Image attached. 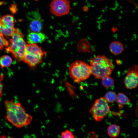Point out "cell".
<instances>
[{"label":"cell","mask_w":138,"mask_h":138,"mask_svg":"<svg viewBox=\"0 0 138 138\" xmlns=\"http://www.w3.org/2000/svg\"><path fill=\"white\" fill-rule=\"evenodd\" d=\"M4 104L6 110L5 119L17 128H20L28 125L32 122V116L26 112L19 102L15 103L13 100H6Z\"/></svg>","instance_id":"cell-1"},{"label":"cell","mask_w":138,"mask_h":138,"mask_svg":"<svg viewBox=\"0 0 138 138\" xmlns=\"http://www.w3.org/2000/svg\"><path fill=\"white\" fill-rule=\"evenodd\" d=\"M90 66L91 74L99 79L110 76L114 69L112 61L104 55H98L91 58Z\"/></svg>","instance_id":"cell-2"},{"label":"cell","mask_w":138,"mask_h":138,"mask_svg":"<svg viewBox=\"0 0 138 138\" xmlns=\"http://www.w3.org/2000/svg\"><path fill=\"white\" fill-rule=\"evenodd\" d=\"M11 37L9 46L6 48L5 51L11 53L17 61H22L26 44L24 35L19 29L15 28Z\"/></svg>","instance_id":"cell-3"},{"label":"cell","mask_w":138,"mask_h":138,"mask_svg":"<svg viewBox=\"0 0 138 138\" xmlns=\"http://www.w3.org/2000/svg\"><path fill=\"white\" fill-rule=\"evenodd\" d=\"M68 73L74 82L78 84L87 79L91 74L90 65L80 60L76 61L70 64Z\"/></svg>","instance_id":"cell-4"},{"label":"cell","mask_w":138,"mask_h":138,"mask_svg":"<svg viewBox=\"0 0 138 138\" xmlns=\"http://www.w3.org/2000/svg\"><path fill=\"white\" fill-rule=\"evenodd\" d=\"M46 52L35 43L26 44L23 61L30 67L40 63Z\"/></svg>","instance_id":"cell-5"},{"label":"cell","mask_w":138,"mask_h":138,"mask_svg":"<svg viewBox=\"0 0 138 138\" xmlns=\"http://www.w3.org/2000/svg\"><path fill=\"white\" fill-rule=\"evenodd\" d=\"M110 108L104 97L96 99L89 110L94 119L100 122L109 112Z\"/></svg>","instance_id":"cell-6"},{"label":"cell","mask_w":138,"mask_h":138,"mask_svg":"<svg viewBox=\"0 0 138 138\" xmlns=\"http://www.w3.org/2000/svg\"><path fill=\"white\" fill-rule=\"evenodd\" d=\"M69 0H52L50 5V13L56 16L68 14L71 9Z\"/></svg>","instance_id":"cell-7"},{"label":"cell","mask_w":138,"mask_h":138,"mask_svg":"<svg viewBox=\"0 0 138 138\" xmlns=\"http://www.w3.org/2000/svg\"><path fill=\"white\" fill-rule=\"evenodd\" d=\"M30 29L34 32H40L43 28V22L41 16L37 11L29 12L27 15Z\"/></svg>","instance_id":"cell-8"},{"label":"cell","mask_w":138,"mask_h":138,"mask_svg":"<svg viewBox=\"0 0 138 138\" xmlns=\"http://www.w3.org/2000/svg\"><path fill=\"white\" fill-rule=\"evenodd\" d=\"M138 66L134 65L128 69L124 80L125 85L128 89L136 88L138 85Z\"/></svg>","instance_id":"cell-9"},{"label":"cell","mask_w":138,"mask_h":138,"mask_svg":"<svg viewBox=\"0 0 138 138\" xmlns=\"http://www.w3.org/2000/svg\"><path fill=\"white\" fill-rule=\"evenodd\" d=\"M46 38L45 35L43 33L32 32L28 35L27 42L29 44L41 43L45 40Z\"/></svg>","instance_id":"cell-10"},{"label":"cell","mask_w":138,"mask_h":138,"mask_svg":"<svg viewBox=\"0 0 138 138\" xmlns=\"http://www.w3.org/2000/svg\"><path fill=\"white\" fill-rule=\"evenodd\" d=\"M15 20L14 16L10 14L0 17V24L7 28L14 29Z\"/></svg>","instance_id":"cell-11"},{"label":"cell","mask_w":138,"mask_h":138,"mask_svg":"<svg viewBox=\"0 0 138 138\" xmlns=\"http://www.w3.org/2000/svg\"><path fill=\"white\" fill-rule=\"evenodd\" d=\"M123 44L120 42L114 41L112 42L109 46L110 51L113 54L118 55L121 54L123 50Z\"/></svg>","instance_id":"cell-12"},{"label":"cell","mask_w":138,"mask_h":138,"mask_svg":"<svg viewBox=\"0 0 138 138\" xmlns=\"http://www.w3.org/2000/svg\"><path fill=\"white\" fill-rule=\"evenodd\" d=\"M107 132L109 136L111 137H115L118 136L119 134L120 129L117 125L112 124L108 127Z\"/></svg>","instance_id":"cell-13"},{"label":"cell","mask_w":138,"mask_h":138,"mask_svg":"<svg viewBox=\"0 0 138 138\" xmlns=\"http://www.w3.org/2000/svg\"><path fill=\"white\" fill-rule=\"evenodd\" d=\"M116 101L120 107L126 105L130 102V99L123 93H120L117 95Z\"/></svg>","instance_id":"cell-14"},{"label":"cell","mask_w":138,"mask_h":138,"mask_svg":"<svg viewBox=\"0 0 138 138\" xmlns=\"http://www.w3.org/2000/svg\"><path fill=\"white\" fill-rule=\"evenodd\" d=\"M11 58L8 55H4L0 58V65L2 68L9 66L12 63Z\"/></svg>","instance_id":"cell-15"},{"label":"cell","mask_w":138,"mask_h":138,"mask_svg":"<svg viewBox=\"0 0 138 138\" xmlns=\"http://www.w3.org/2000/svg\"><path fill=\"white\" fill-rule=\"evenodd\" d=\"M101 79L102 84L105 88H110L114 85V80L110 76L105 77Z\"/></svg>","instance_id":"cell-16"},{"label":"cell","mask_w":138,"mask_h":138,"mask_svg":"<svg viewBox=\"0 0 138 138\" xmlns=\"http://www.w3.org/2000/svg\"><path fill=\"white\" fill-rule=\"evenodd\" d=\"M116 95L114 92L110 91L106 93L104 97L108 103H112L116 101Z\"/></svg>","instance_id":"cell-17"},{"label":"cell","mask_w":138,"mask_h":138,"mask_svg":"<svg viewBox=\"0 0 138 138\" xmlns=\"http://www.w3.org/2000/svg\"><path fill=\"white\" fill-rule=\"evenodd\" d=\"M14 29L7 28L0 24V32L6 37L11 36Z\"/></svg>","instance_id":"cell-18"},{"label":"cell","mask_w":138,"mask_h":138,"mask_svg":"<svg viewBox=\"0 0 138 138\" xmlns=\"http://www.w3.org/2000/svg\"><path fill=\"white\" fill-rule=\"evenodd\" d=\"M9 43L0 32V50H2L5 47L8 46Z\"/></svg>","instance_id":"cell-19"},{"label":"cell","mask_w":138,"mask_h":138,"mask_svg":"<svg viewBox=\"0 0 138 138\" xmlns=\"http://www.w3.org/2000/svg\"><path fill=\"white\" fill-rule=\"evenodd\" d=\"M61 138H74V135L70 130H66L63 132L61 134Z\"/></svg>","instance_id":"cell-20"},{"label":"cell","mask_w":138,"mask_h":138,"mask_svg":"<svg viewBox=\"0 0 138 138\" xmlns=\"http://www.w3.org/2000/svg\"><path fill=\"white\" fill-rule=\"evenodd\" d=\"M3 75L0 74V98L3 95L4 85L2 83V80L3 79Z\"/></svg>","instance_id":"cell-21"},{"label":"cell","mask_w":138,"mask_h":138,"mask_svg":"<svg viewBox=\"0 0 138 138\" xmlns=\"http://www.w3.org/2000/svg\"><path fill=\"white\" fill-rule=\"evenodd\" d=\"M9 9L13 14L15 13L17 11V8L16 5L15 4H12L9 7Z\"/></svg>","instance_id":"cell-22"}]
</instances>
